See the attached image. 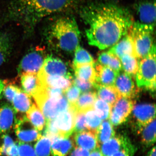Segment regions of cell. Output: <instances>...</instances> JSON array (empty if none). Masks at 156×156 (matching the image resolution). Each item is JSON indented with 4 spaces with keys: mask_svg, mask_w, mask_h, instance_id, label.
I'll list each match as a JSON object with an SVG mask.
<instances>
[{
    "mask_svg": "<svg viewBox=\"0 0 156 156\" xmlns=\"http://www.w3.org/2000/svg\"><path fill=\"white\" fill-rule=\"evenodd\" d=\"M89 45L101 50L111 48L128 33L134 21L129 11L111 4L85 7L81 12Z\"/></svg>",
    "mask_w": 156,
    "mask_h": 156,
    "instance_id": "1",
    "label": "cell"
},
{
    "mask_svg": "<svg viewBox=\"0 0 156 156\" xmlns=\"http://www.w3.org/2000/svg\"><path fill=\"white\" fill-rule=\"evenodd\" d=\"M78 0H13L8 6L3 22L19 24L27 33H31L43 20L69 11Z\"/></svg>",
    "mask_w": 156,
    "mask_h": 156,
    "instance_id": "2",
    "label": "cell"
},
{
    "mask_svg": "<svg viewBox=\"0 0 156 156\" xmlns=\"http://www.w3.org/2000/svg\"><path fill=\"white\" fill-rule=\"evenodd\" d=\"M44 32L48 41L64 52L73 53L80 45L81 33L73 17L54 18L47 23Z\"/></svg>",
    "mask_w": 156,
    "mask_h": 156,
    "instance_id": "3",
    "label": "cell"
},
{
    "mask_svg": "<svg viewBox=\"0 0 156 156\" xmlns=\"http://www.w3.org/2000/svg\"><path fill=\"white\" fill-rule=\"evenodd\" d=\"M155 26L134 22L128 32L133 39L137 58L142 59L155 46L154 32Z\"/></svg>",
    "mask_w": 156,
    "mask_h": 156,
    "instance_id": "4",
    "label": "cell"
},
{
    "mask_svg": "<svg viewBox=\"0 0 156 156\" xmlns=\"http://www.w3.org/2000/svg\"><path fill=\"white\" fill-rule=\"evenodd\" d=\"M33 97L38 107L44 116L46 122L55 119L70 106L64 95L58 98L50 97L48 95L46 88L43 86Z\"/></svg>",
    "mask_w": 156,
    "mask_h": 156,
    "instance_id": "5",
    "label": "cell"
},
{
    "mask_svg": "<svg viewBox=\"0 0 156 156\" xmlns=\"http://www.w3.org/2000/svg\"><path fill=\"white\" fill-rule=\"evenodd\" d=\"M136 75L137 87L154 92L156 88L155 46L147 56L140 62Z\"/></svg>",
    "mask_w": 156,
    "mask_h": 156,
    "instance_id": "6",
    "label": "cell"
},
{
    "mask_svg": "<svg viewBox=\"0 0 156 156\" xmlns=\"http://www.w3.org/2000/svg\"><path fill=\"white\" fill-rule=\"evenodd\" d=\"M45 56V51L42 48L33 49L23 58L17 69L18 73H37L43 66Z\"/></svg>",
    "mask_w": 156,
    "mask_h": 156,
    "instance_id": "7",
    "label": "cell"
},
{
    "mask_svg": "<svg viewBox=\"0 0 156 156\" xmlns=\"http://www.w3.org/2000/svg\"><path fill=\"white\" fill-rule=\"evenodd\" d=\"M76 112L75 109L70 106L68 108L52 120L59 136L69 137L74 131Z\"/></svg>",
    "mask_w": 156,
    "mask_h": 156,
    "instance_id": "8",
    "label": "cell"
},
{
    "mask_svg": "<svg viewBox=\"0 0 156 156\" xmlns=\"http://www.w3.org/2000/svg\"><path fill=\"white\" fill-rule=\"evenodd\" d=\"M134 104L131 98H120L111 107L109 119L112 125L118 126L124 122L132 111Z\"/></svg>",
    "mask_w": 156,
    "mask_h": 156,
    "instance_id": "9",
    "label": "cell"
},
{
    "mask_svg": "<svg viewBox=\"0 0 156 156\" xmlns=\"http://www.w3.org/2000/svg\"><path fill=\"white\" fill-rule=\"evenodd\" d=\"M14 130L20 142L37 141L42 136L40 131L34 127L26 116L21 117L16 120L14 124Z\"/></svg>",
    "mask_w": 156,
    "mask_h": 156,
    "instance_id": "10",
    "label": "cell"
},
{
    "mask_svg": "<svg viewBox=\"0 0 156 156\" xmlns=\"http://www.w3.org/2000/svg\"><path fill=\"white\" fill-rule=\"evenodd\" d=\"M37 73L46 76H60L72 77L66 64L62 60L52 56H47Z\"/></svg>",
    "mask_w": 156,
    "mask_h": 156,
    "instance_id": "11",
    "label": "cell"
},
{
    "mask_svg": "<svg viewBox=\"0 0 156 156\" xmlns=\"http://www.w3.org/2000/svg\"><path fill=\"white\" fill-rule=\"evenodd\" d=\"M135 10L139 21L137 22L155 26L156 23L155 1H144L135 5Z\"/></svg>",
    "mask_w": 156,
    "mask_h": 156,
    "instance_id": "12",
    "label": "cell"
},
{
    "mask_svg": "<svg viewBox=\"0 0 156 156\" xmlns=\"http://www.w3.org/2000/svg\"><path fill=\"white\" fill-rule=\"evenodd\" d=\"M132 111L139 130L156 118L155 105L153 104L136 105Z\"/></svg>",
    "mask_w": 156,
    "mask_h": 156,
    "instance_id": "13",
    "label": "cell"
},
{
    "mask_svg": "<svg viewBox=\"0 0 156 156\" xmlns=\"http://www.w3.org/2000/svg\"><path fill=\"white\" fill-rule=\"evenodd\" d=\"M114 86L121 97L131 98L136 94L135 84L131 76L126 73H119Z\"/></svg>",
    "mask_w": 156,
    "mask_h": 156,
    "instance_id": "14",
    "label": "cell"
},
{
    "mask_svg": "<svg viewBox=\"0 0 156 156\" xmlns=\"http://www.w3.org/2000/svg\"><path fill=\"white\" fill-rule=\"evenodd\" d=\"M108 51L114 54L119 59L122 56L126 55L137 58L133 39L129 32L112 47Z\"/></svg>",
    "mask_w": 156,
    "mask_h": 156,
    "instance_id": "15",
    "label": "cell"
},
{
    "mask_svg": "<svg viewBox=\"0 0 156 156\" xmlns=\"http://www.w3.org/2000/svg\"><path fill=\"white\" fill-rule=\"evenodd\" d=\"M131 142L127 136L115 135L101 145L99 148L103 156H109L125 147Z\"/></svg>",
    "mask_w": 156,
    "mask_h": 156,
    "instance_id": "16",
    "label": "cell"
},
{
    "mask_svg": "<svg viewBox=\"0 0 156 156\" xmlns=\"http://www.w3.org/2000/svg\"><path fill=\"white\" fill-rule=\"evenodd\" d=\"M43 87L62 89L63 92L73 85V78L60 76H46L37 73Z\"/></svg>",
    "mask_w": 156,
    "mask_h": 156,
    "instance_id": "17",
    "label": "cell"
},
{
    "mask_svg": "<svg viewBox=\"0 0 156 156\" xmlns=\"http://www.w3.org/2000/svg\"><path fill=\"white\" fill-rule=\"evenodd\" d=\"M16 112L7 103L0 105V134L10 131L16 122Z\"/></svg>",
    "mask_w": 156,
    "mask_h": 156,
    "instance_id": "18",
    "label": "cell"
},
{
    "mask_svg": "<svg viewBox=\"0 0 156 156\" xmlns=\"http://www.w3.org/2000/svg\"><path fill=\"white\" fill-rule=\"evenodd\" d=\"M51 153L53 156H66L74 147L73 141L69 137L56 135L50 138Z\"/></svg>",
    "mask_w": 156,
    "mask_h": 156,
    "instance_id": "19",
    "label": "cell"
},
{
    "mask_svg": "<svg viewBox=\"0 0 156 156\" xmlns=\"http://www.w3.org/2000/svg\"><path fill=\"white\" fill-rule=\"evenodd\" d=\"M73 142L76 146L85 149L89 151H92L99 147L95 132L89 130L75 133Z\"/></svg>",
    "mask_w": 156,
    "mask_h": 156,
    "instance_id": "20",
    "label": "cell"
},
{
    "mask_svg": "<svg viewBox=\"0 0 156 156\" xmlns=\"http://www.w3.org/2000/svg\"><path fill=\"white\" fill-rule=\"evenodd\" d=\"M96 83L104 86H114L120 73L98 63L95 66Z\"/></svg>",
    "mask_w": 156,
    "mask_h": 156,
    "instance_id": "21",
    "label": "cell"
},
{
    "mask_svg": "<svg viewBox=\"0 0 156 156\" xmlns=\"http://www.w3.org/2000/svg\"><path fill=\"white\" fill-rule=\"evenodd\" d=\"M21 75L23 90L30 96H33L42 87L37 73H25Z\"/></svg>",
    "mask_w": 156,
    "mask_h": 156,
    "instance_id": "22",
    "label": "cell"
},
{
    "mask_svg": "<svg viewBox=\"0 0 156 156\" xmlns=\"http://www.w3.org/2000/svg\"><path fill=\"white\" fill-rule=\"evenodd\" d=\"M98 97L112 106L120 99L121 95L114 86H104L95 84Z\"/></svg>",
    "mask_w": 156,
    "mask_h": 156,
    "instance_id": "23",
    "label": "cell"
},
{
    "mask_svg": "<svg viewBox=\"0 0 156 156\" xmlns=\"http://www.w3.org/2000/svg\"><path fill=\"white\" fill-rule=\"evenodd\" d=\"M76 77L82 80L96 83L94 64H86L73 66Z\"/></svg>",
    "mask_w": 156,
    "mask_h": 156,
    "instance_id": "24",
    "label": "cell"
},
{
    "mask_svg": "<svg viewBox=\"0 0 156 156\" xmlns=\"http://www.w3.org/2000/svg\"><path fill=\"white\" fill-rule=\"evenodd\" d=\"M97 98L96 92H84L80 96L75 104L73 107L76 112H85L88 110L93 108V105Z\"/></svg>",
    "mask_w": 156,
    "mask_h": 156,
    "instance_id": "25",
    "label": "cell"
},
{
    "mask_svg": "<svg viewBox=\"0 0 156 156\" xmlns=\"http://www.w3.org/2000/svg\"><path fill=\"white\" fill-rule=\"evenodd\" d=\"M26 113L27 118L34 127L40 132L43 131L46 126V120L38 106L33 104Z\"/></svg>",
    "mask_w": 156,
    "mask_h": 156,
    "instance_id": "26",
    "label": "cell"
},
{
    "mask_svg": "<svg viewBox=\"0 0 156 156\" xmlns=\"http://www.w3.org/2000/svg\"><path fill=\"white\" fill-rule=\"evenodd\" d=\"M142 144L147 147L156 142V118L139 130Z\"/></svg>",
    "mask_w": 156,
    "mask_h": 156,
    "instance_id": "27",
    "label": "cell"
},
{
    "mask_svg": "<svg viewBox=\"0 0 156 156\" xmlns=\"http://www.w3.org/2000/svg\"><path fill=\"white\" fill-rule=\"evenodd\" d=\"M11 103L16 112L22 113H26L33 105L30 96L22 90L15 95Z\"/></svg>",
    "mask_w": 156,
    "mask_h": 156,
    "instance_id": "28",
    "label": "cell"
},
{
    "mask_svg": "<svg viewBox=\"0 0 156 156\" xmlns=\"http://www.w3.org/2000/svg\"><path fill=\"white\" fill-rule=\"evenodd\" d=\"M109 120H104L95 132L98 142L99 145L113 137L115 131Z\"/></svg>",
    "mask_w": 156,
    "mask_h": 156,
    "instance_id": "29",
    "label": "cell"
},
{
    "mask_svg": "<svg viewBox=\"0 0 156 156\" xmlns=\"http://www.w3.org/2000/svg\"><path fill=\"white\" fill-rule=\"evenodd\" d=\"M98 62L100 64L107 66L120 73L122 67L121 61L117 56L109 52H103L98 56Z\"/></svg>",
    "mask_w": 156,
    "mask_h": 156,
    "instance_id": "30",
    "label": "cell"
},
{
    "mask_svg": "<svg viewBox=\"0 0 156 156\" xmlns=\"http://www.w3.org/2000/svg\"><path fill=\"white\" fill-rule=\"evenodd\" d=\"M122 69L130 76L136 75L139 67L138 58L131 55H124L121 58Z\"/></svg>",
    "mask_w": 156,
    "mask_h": 156,
    "instance_id": "31",
    "label": "cell"
},
{
    "mask_svg": "<svg viewBox=\"0 0 156 156\" xmlns=\"http://www.w3.org/2000/svg\"><path fill=\"white\" fill-rule=\"evenodd\" d=\"M11 49V38L7 33H0V66L6 61Z\"/></svg>",
    "mask_w": 156,
    "mask_h": 156,
    "instance_id": "32",
    "label": "cell"
},
{
    "mask_svg": "<svg viewBox=\"0 0 156 156\" xmlns=\"http://www.w3.org/2000/svg\"><path fill=\"white\" fill-rule=\"evenodd\" d=\"M51 146V141L50 138L45 135H42L37 140L34 150L37 156H50Z\"/></svg>",
    "mask_w": 156,
    "mask_h": 156,
    "instance_id": "33",
    "label": "cell"
},
{
    "mask_svg": "<svg viewBox=\"0 0 156 156\" xmlns=\"http://www.w3.org/2000/svg\"><path fill=\"white\" fill-rule=\"evenodd\" d=\"M74 52L73 66L86 64H95V61L91 54L81 47L80 45L76 48Z\"/></svg>",
    "mask_w": 156,
    "mask_h": 156,
    "instance_id": "34",
    "label": "cell"
},
{
    "mask_svg": "<svg viewBox=\"0 0 156 156\" xmlns=\"http://www.w3.org/2000/svg\"><path fill=\"white\" fill-rule=\"evenodd\" d=\"M111 107L106 101L99 98H97L93 105L94 111L102 121L109 119Z\"/></svg>",
    "mask_w": 156,
    "mask_h": 156,
    "instance_id": "35",
    "label": "cell"
},
{
    "mask_svg": "<svg viewBox=\"0 0 156 156\" xmlns=\"http://www.w3.org/2000/svg\"><path fill=\"white\" fill-rule=\"evenodd\" d=\"M87 129L95 132L102 122V120L96 114L94 109L88 110L85 112Z\"/></svg>",
    "mask_w": 156,
    "mask_h": 156,
    "instance_id": "36",
    "label": "cell"
},
{
    "mask_svg": "<svg viewBox=\"0 0 156 156\" xmlns=\"http://www.w3.org/2000/svg\"><path fill=\"white\" fill-rule=\"evenodd\" d=\"M81 91L74 85H72L63 92V94L70 106H73L81 94Z\"/></svg>",
    "mask_w": 156,
    "mask_h": 156,
    "instance_id": "37",
    "label": "cell"
},
{
    "mask_svg": "<svg viewBox=\"0 0 156 156\" xmlns=\"http://www.w3.org/2000/svg\"><path fill=\"white\" fill-rule=\"evenodd\" d=\"M88 130L86 123L85 112H76L75 133Z\"/></svg>",
    "mask_w": 156,
    "mask_h": 156,
    "instance_id": "38",
    "label": "cell"
},
{
    "mask_svg": "<svg viewBox=\"0 0 156 156\" xmlns=\"http://www.w3.org/2000/svg\"><path fill=\"white\" fill-rule=\"evenodd\" d=\"M21 90V89L14 84H9L6 86L5 85L3 94L6 99L11 103L15 95Z\"/></svg>",
    "mask_w": 156,
    "mask_h": 156,
    "instance_id": "39",
    "label": "cell"
},
{
    "mask_svg": "<svg viewBox=\"0 0 156 156\" xmlns=\"http://www.w3.org/2000/svg\"><path fill=\"white\" fill-rule=\"evenodd\" d=\"M19 156H37L34 148L26 143H18Z\"/></svg>",
    "mask_w": 156,
    "mask_h": 156,
    "instance_id": "40",
    "label": "cell"
},
{
    "mask_svg": "<svg viewBox=\"0 0 156 156\" xmlns=\"http://www.w3.org/2000/svg\"><path fill=\"white\" fill-rule=\"evenodd\" d=\"M2 138V143L0 145V156H6L7 151L14 142L11 136L7 134H3Z\"/></svg>",
    "mask_w": 156,
    "mask_h": 156,
    "instance_id": "41",
    "label": "cell"
},
{
    "mask_svg": "<svg viewBox=\"0 0 156 156\" xmlns=\"http://www.w3.org/2000/svg\"><path fill=\"white\" fill-rule=\"evenodd\" d=\"M73 84L77 87L80 90L81 92H89L93 88L95 87L96 83H93L91 82L82 80L76 77L73 81Z\"/></svg>",
    "mask_w": 156,
    "mask_h": 156,
    "instance_id": "42",
    "label": "cell"
},
{
    "mask_svg": "<svg viewBox=\"0 0 156 156\" xmlns=\"http://www.w3.org/2000/svg\"><path fill=\"white\" fill-rule=\"evenodd\" d=\"M136 147L131 142L122 149L109 156H134Z\"/></svg>",
    "mask_w": 156,
    "mask_h": 156,
    "instance_id": "43",
    "label": "cell"
},
{
    "mask_svg": "<svg viewBox=\"0 0 156 156\" xmlns=\"http://www.w3.org/2000/svg\"><path fill=\"white\" fill-rule=\"evenodd\" d=\"M90 151L83 148L76 146L70 151V156H89Z\"/></svg>",
    "mask_w": 156,
    "mask_h": 156,
    "instance_id": "44",
    "label": "cell"
},
{
    "mask_svg": "<svg viewBox=\"0 0 156 156\" xmlns=\"http://www.w3.org/2000/svg\"><path fill=\"white\" fill-rule=\"evenodd\" d=\"M6 156H19L18 144L14 143L7 151Z\"/></svg>",
    "mask_w": 156,
    "mask_h": 156,
    "instance_id": "45",
    "label": "cell"
},
{
    "mask_svg": "<svg viewBox=\"0 0 156 156\" xmlns=\"http://www.w3.org/2000/svg\"><path fill=\"white\" fill-rule=\"evenodd\" d=\"M89 156H103L99 147H98L94 150L90 151Z\"/></svg>",
    "mask_w": 156,
    "mask_h": 156,
    "instance_id": "46",
    "label": "cell"
},
{
    "mask_svg": "<svg viewBox=\"0 0 156 156\" xmlns=\"http://www.w3.org/2000/svg\"><path fill=\"white\" fill-rule=\"evenodd\" d=\"M146 156H156V147L154 146L148 153Z\"/></svg>",
    "mask_w": 156,
    "mask_h": 156,
    "instance_id": "47",
    "label": "cell"
},
{
    "mask_svg": "<svg viewBox=\"0 0 156 156\" xmlns=\"http://www.w3.org/2000/svg\"><path fill=\"white\" fill-rule=\"evenodd\" d=\"M4 87H5V83L4 82L0 79V99L2 97Z\"/></svg>",
    "mask_w": 156,
    "mask_h": 156,
    "instance_id": "48",
    "label": "cell"
}]
</instances>
